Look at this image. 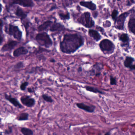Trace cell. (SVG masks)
Listing matches in <instances>:
<instances>
[{
    "label": "cell",
    "instance_id": "obj_1",
    "mask_svg": "<svg viewBox=\"0 0 135 135\" xmlns=\"http://www.w3.org/2000/svg\"><path fill=\"white\" fill-rule=\"evenodd\" d=\"M84 40L81 35L77 33H69L64 35L60 43L62 52L66 54H73L84 45Z\"/></svg>",
    "mask_w": 135,
    "mask_h": 135
},
{
    "label": "cell",
    "instance_id": "obj_2",
    "mask_svg": "<svg viewBox=\"0 0 135 135\" xmlns=\"http://www.w3.org/2000/svg\"><path fill=\"white\" fill-rule=\"evenodd\" d=\"M35 40L40 45L44 46L46 48L51 47L53 41L49 35L46 32H43L36 35Z\"/></svg>",
    "mask_w": 135,
    "mask_h": 135
},
{
    "label": "cell",
    "instance_id": "obj_3",
    "mask_svg": "<svg viewBox=\"0 0 135 135\" xmlns=\"http://www.w3.org/2000/svg\"><path fill=\"white\" fill-rule=\"evenodd\" d=\"M6 33L10 36H12L14 39L18 41H21L23 33L17 26L13 25L12 24H9L5 28Z\"/></svg>",
    "mask_w": 135,
    "mask_h": 135
},
{
    "label": "cell",
    "instance_id": "obj_4",
    "mask_svg": "<svg viewBox=\"0 0 135 135\" xmlns=\"http://www.w3.org/2000/svg\"><path fill=\"white\" fill-rule=\"evenodd\" d=\"M77 21L86 28H90L95 25V22L89 12H85L80 15Z\"/></svg>",
    "mask_w": 135,
    "mask_h": 135
},
{
    "label": "cell",
    "instance_id": "obj_5",
    "mask_svg": "<svg viewBox=\"0 0 135 135\" xmlns=\"http://www.w3.org/2000/svg\"><path fill=\"white\" fill-rule=\"evenodd\" d=\"M99 46L101 51L107 54H111L115 50V46L114 44L111 41L107 39L101 41L99 43Z\"/></svg>",
    "mask_w": 135,
    "mask_h": 135
},
{
    "label": "cell",
    "instance_id": "obj_6",
    "mask_svg": "<svg viewBox=\"0 0 135 135\" xmlns=\"http://www.w3.org/2000/svg\"><path fill=\"white\" fill-rule=\"evenodd\" d=\"M129 14L128 12H125L121 14L115 20V27L119 30H123L124 24L127 17Z\"/></svg>",
    "mask_w": 135,
    "mask_h": 135
},
{
    "label": "cell",
    "instance_id": "obj_7",
    "mask_svg": "<svg viewBox=\"0 0 135 135\" xmlns=\"http://www.w3.org/2000/svg\"><path fill=\"white\" fill-rule=\"evenodd\" d=\"M20 101L23 105L27 107H33L35 104V100L28 95L21 97Z\"/></svg>",
    "mask_w": 135,
    "mask_h": 135
},
{
    "label": "cell",
    "instance_id": "obj_8",
    "mask_svg": "<svg viewBox=\"0 0 135 135\" xmlns=\"http://www.w3.org/2000/svg\"><path fill=\"white\" fill-rule=\"evenodd\" d=\"M11 4H17L24 7H33L35 5L32 0H12Z\"/></svg>",
    "mask_w": 135,
    "mask_h": 135
},
{
    "label": "cell",
    "instance_id": "obj_9",
    "mask_svg": "<svg viewBox=\"0 0 135 135\" xmlns=\"http://www.w3.org/2000/svg\"><path fill=\"white\" fill-rule=\"evenodd\" d=\"M19 44L18 42L16 41H11L8 42L6 44H5L2 47L1 49V51L2 52H6L12 51L14 49L15 46L18 45Z\"/></svg>",
    "mask_w": 135,
    "mask_h": 135
},
{
    "label": "cell",
    "instance_id": "obj_10",
    "mask_svg": "<svg viewBox=\"0 0 135 135\" xmlns=\"http://www.w3.org/2000/svg\"><path fill=\"white\" fill-rule=\"evenodd\" d=\"M4 98L6 100L9 101L15 107L19 109H22L23 108V106L20 103L18 100L16 98L12 97L10 95H8L7 94H5Z\"/></svg>",
    "mask_w": 135,
    "mask_h": 135
},
{
    "label": "cell",
    "instance_id": "obj_11",
    "mask_svg": "<svg viewBox=\"0 0 135 135\" xmlns=\"http://www.w3.org/2000/svg\"><path fill=\"white\" fill-rule=\"evenodd\" d=\"M66 27L64 25L61 24L60 23L53 22L48 30L52 32H60L64 31Z\"/></svg>",
    "mask_w": 135,
    "mask_h": 135
},
{
    "label": "cell",
    "instance_id": "obj_12",
    "mask_svg": "<svg viewBox=\"0 0 135 135\" xmlns=\"http://www.w3.org/2000/svg\"><path fill=\"white\" fill-rule=\"evenodd\" d=\"M76 105L80 109H82L88 113H93L95 109V106L93 105H87L82 103H76Z\"/></svg>",
    "mask_w": 135,
    "mask_h": 135
},
{
    "label": "cell",
    "instance_id": "obj_13",
    "mask_svg": "<svg viewBox=\"0 0 135 135\" xmlns=\"http://www.w3.org/2000/svg\"><path fill=\"white\" fill-rule=\"evenodd\" d=\"M29 50L24 46H21L15 50L13 53V56L14 57H18L22 55L27 54Z\"/></svg>",
    "mask_w": 135,
    "mask_h": 135
},
{
    "label": "cell",
    "instance_id": "obj_14",
    "mask_svg": "<svg viewBox=\"0 0 135 135\" xmlns=\"http://www.w3.org/2000/svg\"><path fill=\"white\" fill-rule=\"evenodd\" d=\"M53 22V21L50 20H47L45 21L43 23L37 27L38 31L39 32H41L44 31L49 30V29Z\"/></svg>",
    "mask_w": 135,
    "mask_h": 135
},
{
    "label": "cell",
    "instance_id": "obj_15",
    "mask_svg": "<svg viewBox=\"0 0 135 135\" xmlns=\"http://www.w3.org/2000/svg\"><path fill=\"white\" fill-rule=\"evenodd\" d=\"M80 6L89 9L91 10H95L96 9V5L92 1H81L79 3Z\"/></svg>",
    "mask_w": 135,
    "mask_h": 135
},
{
    "label": "cell",
    "instance_id": "obj_16",
    "mask_svg": "<svg viewBox=\"0 0 135 135\" xmlns=\"http://www.w3.org/2000/svg\"><path fill=\"white\" fill-rule=\"evenodd\" d=\"M15 14L16 16L19 17L21 20H23L27 17V13L24 12L22 9L17 6L16 9L15 10Z\"/></svg>",
    "mask_w": 135,
    "mask_h": 135
},
{
    "label": "cell",
    "instance_id": "obj_17",
    "mask_svg": "<svg viewBox=\"0 0 135 135\" xmlns=\"http://www.w3.org/2000/svg\"><path fill=\"white\" fill-rule=\"evenodd\" d=\"M103 66L100 63H97L94 65L92 69L90 70V72L91 73L94 74L96 76L100 75V72L102 69Z\"/></svg>",
    "mask_w": 135,
    "mask_h": 135
},
{
    "label": "cell",
    "instance_id": "obj_18",
    "mask_svg": "<svg viewBox=\"0 0 135 135\" xmlns=\"http://www.w3.org/2000/svg\"><path fill=\"white\" fill-rule=\"evenodd\" d=\"M119 40L123 43L121 45L122 47L129 46V37L128 35L126 33H123L119 37Z\"/></svg>",
    "mask_w": 135,
    "mask_h": 135
},
{
    "label": "cell",
    "instance_id": "obj_19",
    "mask_svg": "<svg viewBox=\"0 0 135 135\" xmlns=\"http://www.w3.org/2000/svg\"><path fill=\"white\" fill-rule=\"evenodd\" d=\"M88 34L90 37L93 38V39L96 41H99L101 39V37L100 35L96 30L90 29L88 31Z\"/></svg>",
    "mask_w": 135,
    "mask_h": 135
},
{
    "label": "cell",
    "instance_id": "obj_20",
    "mask_svg": "<svg viewBox=\"0 0 135 135\" xmlns=\"http://www.w3.org/2000/svg\"><path fill=\"white\" fill-rule=\"evenodd\" d=\"M128 29L130 32L135 35V19H131L128 22Z\"/></svg>",
    "mask_w": 135,
    "mask_h": 135
},
{
    "label": "cell",
    "instance_id": "obj_21",
    "mask_svg": "<svg viewBox=\"0 0 135 135\" xmlns=\"http://www.w3.org/2000/svg\"><path fill=\"white\" fill-rule=\"evenodd\" d=\"M85 89L89 92H92L95 93H99V94H105L104 92L101 91L100 90H99L98 88L95 87H92L90 86H85Z\"/></svg>",
    "mask_w": 135,
    "mask_h": 135
},
{
    "label": "cell",
    "instance_id": "obj_22",
    "mask_svg": "<svg viewBox=\"0 0 135 135\" xmlns=\"http://www.w3.org/2000/svg\"><path fill=\"white\" fill-rule=\"evenodd\" d=\"M58 15L60 19L62 20H68L70 19V14L68 12L66 13L60 12L58 13Z\"/></svg>",
    "mask_w": 135,
    "mask_h": 135
},
{
    "label": "cell",
    "instance_id": "obj_23",
    "mask_svg": "<svg viewBox=\"0 0 135 135\" xmlns=\"http://www.w3.org/2000/svg\"><path fill=\"white\" fill-rule=\"evenodd\" d=\"M29 115L27 113H21L17 117V120L19 121H27L29 120Z\"/></svg>",
    "mask_w": 135,
    "mask_h": 135
},
{
    "label": "cell",
    "instance_id": "obj_24",
    "mask_svg": "<svg viewBox=\"0 0 135 135\" xmlns=\"http://www.w3.org/2000/svg\"><path fill=\"white\" fill-rule=\"evenodd\" d=\"M134 61V58L128 56L126 58L124 62V65L126 68H129L131 65H132V63Z\"/></svg>",
    "mask_w": 135,
    "mask_h": 135
},
{
    "label": "cell",
    "instance_id": "obj_25",
    "mask_svg": "<svg viewBox=\"0 0 135 135\" xmlns=\"http://www.w3.org/2000/svg\"><path fill=\"white\" fill-rule=\"evenodd\" d=\"M21 132L24 135H33L34 134L33 130L27 128H21Z\"/></svg>",
    "mask_w": 135,
    "mask_h": 135
},
{
    "label": "cell",
    "instance_id": "obj_26",
    "mask_svg": "<svg viewBox=\"0 0 135 135\" xmlns=\"http://www.w3.org/2000/svg\"><path fill=\"white\" fill-rule=\"evenodd\" d=\"M24 67V64L23 62H17L16 64L14 65L13 68L14 70H19L21 69L22 68H23Z\"/></svg>",
    "mask_w": 135,
    "mask_h": 135
},
{
    "label": "cell",
    "instance_id": "obj_27",
    "mask_svg": "<svg viewBox=\"0 0 135 135\" xmlns=\"http://www.w3.org/2000/svg\"><path fill=\"white\" fill-rule=\"evenodd\" d=\"M42 98L45 101H46L47 102L52 103L54 102V100L51 98V97L50 96L47 95L45 94L42 95Z\"/></svg>",
    "mask_w": 135,
    "mask_h": 135
},
{
    "label": "cell",
    "instance_id": "obj_28",
    "mask_svg": "<svg viewBox=\"0 0 135 135\" xmlns=\"http://www.w3.org/2000/svg\"><path fill=\"white\" fill-rule=\"evenodd\" d=\"M29 83L28 82H26V81L22 82L20 85V89L21 91H24L26 90V88L29 85Z\"/></svg>",
    "mask_w": 135,
    "mask_h": 135
},
{
    "label": "cell",
    "instance_id": "obj_29",
    "mask_svg": "<svg viewBox=\"0 0 135 135\" xmlns=\"http://www.w3.org/2000/svg\"><path fill=\"white\" fill-rule=\"evenodd\" d=\"M119 14V12L116 10H114L112 12L111 14V17L113 20H115L116 19L117 16Z\"/></svg>",
    "mask_w": 135,
    "mask_h": 135
},
{
    "label": "cell",
    "instance_id": "obj_30",
    "mask_svg": "<svg viewBox=\"0 0 135 135\" xmlns=\"http://www.w3.org/2000/svg\"><path fill=\"white\" fill-rule=\"evenodd\" d=\"M13 130L12 127H8L7 129L5 130L4 132V134L5 135H10L12 133Z\"/></svg>",
    "mask_w": 135,
    "mask_h": 135
},
{
    "label": "cell",
    "instance_id": "obj_31",
    "mask_svg": "<svg viewBox=\"0 0 135 135\" xmlns=\"http://www.w3.org/2000/svg\"><path fill=\"white\" fill-rule=\"evenodd\" d=\"M110 84L111 85H116L117 84V80L116 78H115L113 76H110Z\"/></svg>",
    "mask_w": 135,
    "mask_h": 135
},
{
    "label": "cell",
    "instance_id": "obj_32",
    "mask_svg": "<svg viewBox=\"0 0 135 135\" xmlns=\"http://www.w3.org/2000/svg\"><path fill=\"white\" fill-rule=\"evenodd\" d=\"M130 69L132 70H135V65H131V66H130L129 68Z\"/></svg>",
    "mask_w": 135,
    "mask_h": 135
},
{
    "label": "cell",
    "instance_id": "obj_33",
    "mask_svg": "<svg viewBox=\"0 0 135 135\" xmlns=\"http://www.w3.org/2000/svg\"><path fill=\"white\" fill-rule=\"evenodd\" d=\"M27 91H28V92H32V90L31 88H28V89H27Z\"/></svg>",
    "mask_w": 135,
    "mask_h": 135
},
{
    "label": "cell",
    "instance_id": "obj_34",
    "mask_svg": "<svg viewBox=\"0 0 135 135\" xmlns=\"http://www.w3.org/2000/svg\"><path fill=\"white\" fill-rule=\"evenodd\" d=\"M50 62H52V63H55V62H56V60L54 59H51L50 60Z\"/></svg>",
    "mask_w": 135,
    "mask_h": 135
},
{
    "label": "cell",
    "instance_id": "obj_35",
    "mask_svg": "<svg viewBox=\"0 0 135 135\" xmlns=\"http://www.w3.org/2000/svg\"><path fill=\"white\" fill-rule=\"evenodd\" d=\"M55 9H56V6H52V7L50 9V11H52L53 10H54Z\"/></svg>",
    "mask_w": 135,
    "mask_h": 135
},
{
    "label": "cell",
    "instance_id": "obj_36",
    "mask_svg": "<svg viewBox=\"0 0 135 135\" xmlns=\"http://www.w3.org/2000/svg\"><path fill=\"white\" fill-rule=\"evenodd\" d=\"M78 72L82 71V68L81 67H80V68H78Z\"/></svg>",
    "mask_w": 135,
    "mask_h": 135
},
{
    "label": "cell",
    "instance_id": "obj_37",
    "mask_svg": "<svg viewBox=\"0 0 135 135\" xmlns=\"http://www.w3.org/2000/svg\"><path fill=\"white\" fill-rule=\"evenodd\" d=\"M132 4H134L135 3V0H130Z\"/></svg>",
    "mask_w": 135,
    "mask_h": 135
},
{
    "label": "cell",
    "instance_id": "obj_38",
    "mask_svg": "<svg viewBox=\"0 0 135 135\" xmlns=\"http://www.w3.org/2000/svg\"><path fill=\"white\" fill-rule=\"evenodd\" d=\"M33 1H45V0H32Z\"/></svg>",
    "mask_w": 135,
    "mask_h": 135
},
{
    "label": "cell",
    "instance_id": "obj_39",
    "mask_svg": "<svg viewBox=\"0 0 135 135\" xmlns=\"http://www.w3.org/2000/svg\"><path fill=\"white\" fill-rule=\"evenodd\" d=\"M0 8H1V9H0V13H1V12H2V4H0Z\"/></svg>",
    "mask_w": 135,
    "mask_h": 135
},
{
    "label": "cell",
    "instance_id": "obj_40",
    "mask_svg": "<svg viewBox=\"0 0 135 135\" xmlns=\"http://www.w3.org/2000/svg\"><path fill=\"white\" fill-rule=\"evenodd\" d=\"M118 0V1H120V0Z\"/></svg>",
    "mask_w": 135,
    "mask_h": 135
}]
</instances>
